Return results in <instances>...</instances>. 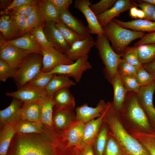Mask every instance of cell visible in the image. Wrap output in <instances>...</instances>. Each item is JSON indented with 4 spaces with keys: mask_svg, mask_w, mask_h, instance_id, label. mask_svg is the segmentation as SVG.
<instances>
[{
    "mask_svg": "<svg viewBox=\"0 0 155 155\" xmlns=\"http://www.w3.org/2000/svg\"><path fill=\"white\" fill-rule=\"evenodd\" d=\"M107 104L102 113L103 122L108 126L109 133L118 142L123 155H151L146 148L125 128L119 112L114 108L112 102H108Z\"/></svg>",
    "mask_w": 155,
    "mask_h": 155,
    "instance_id": "cell-1",
    "label": "cell"
},
{
    "mask_svg": "<svg viewBox=\"0 0 155 155\" xmlns=\"http://www.w3.org/2000/svg\"><path fill=\"white\" fill-rule=\"evenodd\" d=\"M61 144L57 135L49 130L42 134H18L16 155H57L56 149Z\"/></svg>",
    "mask_w": 155,
    "mask_h": 155,
    "instance_id": "cell-2",
    "label": "cell"
},
{
    "mask_svg": "<svg viewBox=\"0 0 155 155\" xmlns=\"http://www.w3.org/2000/svg\"><path fill=\"white\" fill-rule=\"evenodd\" d=\"M119 113L123 126L130 134L153 131L148 118L138 101L136 93L127 92Z\"/></svg>",
    "mask_w": 155,
    "mask_h": 155,
    "instance_id": "cell-3",
    "label": "cell"
},
{
    "mask_svg": "<svg viewBox=\"0 0 155 155\" xmlns=\"http://www.w3.org/2000/svg\"><path fill=\"white\" fill-rule=\"evenodd\" d=\"M104 34L111 42L112 48L117 54L124 53L133 41L141 39L144 32L133 31L123 28L113 20L103 28Z\"/></svg>",
    "mask_w": 155,
    "mask_h": 155,
    "instance_id": "cell-4",
    "label": "cell"
},
{
    "mask_svg": "<svg viewBox=\"0 0 155 155\" xmlns=\"http://www.w3.org/2000/svg\"><path fill=\"white\" fill-rule=\"evenodd\" d=\"M94 46L105 66L108 79L113 77L117 73L122 54H118L114 51L104 34L97 35Z\"/></svg>",
    "mask_w": 155,
    "mask_h": 155,
    "instance_id": "cell-5",
    "label": "cell"
},
{
    "mask_svg": "<svg viewBox=\"0 0 155 155\" xmlns=\"http://www.w3.org/2000/svg\"><path fill=\"white\" fill-rule=\"evenodd\" d=\"M32 53L24 61L13 78L18 89L27 85L42 70V57Z\"/></svg>",
    "mask_w": 155,
    "mask_h": 155,
    "instance_id": "cell-6",
    "label": "cell"
},
{
    "mask_svg": "<svg viewBox=\"0 0 155 155\" xmlns=\"http://www.w3.org/2000/svg\"><path fill=\"white\" fill-rule=\"evenodd\" d=\"M88 59V55L79 59L72 63L58 65L48 72L53 75H67L72 77L76 82L78 83L81 80L84 72L92 67Z\"/></svg>",
    "mask_w": 155,
    "mask_h": 155,
    "instance_id": "cell-7",
    "label": "cell"
},
{
    "mask_svg": "<svg viewBox=\"0 0 155 155\" xmlns=\"http://www.w3.org/2000/svg\"><path fill=\"white\" fill-rule=\"evenodd\" d=\"M31 52L4 43L0 40V58L17 70Z\"/></svg>",
    "mask_w": 155,
    "mask_h": 155,
    "instance_id": "cell-8",
    "label": "cell"
},
{
    "mask_svg": "<svg viewBox=\"0 0 155 155\" xmlns=\"http://www.w3.org/2000/svg\"><path fill=\"white\" fill-rule=\"evenodd\" d=\"M155 91V81L147 85L141 86L136 94L138 101L148 118L153 131H155V108L153 102Z\"/></svg>",
    "mask_w": 155,
    "mask_h": 155,
    "instance_id": "cell-9",
    "label": "cell"
},
{
    "mask_svg": "<svg viewBox=\"0 0 155 155\" xmlns=\"http://www.w3.org/2000/svg\"><path fill=\"white\" fill-rule=\"evenodd\" d=\"M92 4L89 0H77L75 2V7L80 11L85 17L90 34L97 35L104 34L103 28L100 25L96 16L90 8Z\"/></svg>",
    "mask_w": 155,
    "mask_h": 155,
    "instance_id": "cell-10",
    "label": "cell"
},
{
    "mask_svg": "<svg viewBox=\"0 0 155 155\" xmlns=\"http://www.w3.org/2000/svg\"><path fill=\"white\" fill-rule=\"evenodd\" d=\"M135 1L130 0H117L110 9L96 16L98 22L103 28L112 21L120 14L126 11L133 6H137Z\"/></svg>",
    "mask_w": 155,
    "mask_h": 155,
    "instance_id": "cell-11",
    "label": "cell"
},
{
    "mask_svg": "<svg viewBox=\"0 0 155 155\" xmlns=\"http://www.w3.org/2000/svg\"><path fill=\"white\" fill-rule=\"evenodd\" d=\"M6 95L24 103L42 101L49 96L45 90H40L28 85L16 91L7 92Z\"/></svg>",
    "mask_w": 155,
    "mask_h": 155,
    "instance_id": "cell-12",
    "label": "cell"
},
{
    "mask_svg": "<svg viewBox=\"0 0 155 155\" xmlns=\"http://www.w3.org/2000/svg\"><path fill=\"white\" fill-rule=\"evenodd\" d=\"M42 71L48 72L60 65H68L74 62L66 55L54 47L49 50L42 49Z\"/></svg>",
    "mask_w": 155,
    "mask_h": 155,
    "instance_id": "cell-13",
    "label": "cell"
},
{
    "mask_svg": "<svg viewBox=\"0 0 155 155\" xmlns=\"http://www.w3.org/2000/svg\"><path fill=\"white\" fill-rule=\"evenodd\" d=\"M9 105L0 111L1 124L15 125L21 120V113L24 103L13 98Z\"/></svg>",
    "mask_w": 155,
    "mask_h": 155,
    "instance_id": "cell-14",
    "label": "cell"
},
{
    "mask_svg": "<svg viewBox=\"0 0 155 155\" xmlns=\"http://www.w3.org/2000/svg\"><path fill=\"white\" fill-rule=\"evenodd\" d=\"M107 106V103L101 100L95 107L89 106L87 104L77 107L75 109L76 121L86 123L96 117H99Z\"/></svg>",
    "mask_w": 155,
    "mask_h": 155,
    "instance_id": "cell-15",
    "label": "cell"
},
{
    "mask_svg": "<svg viewBox=\"0 0 155 155\" xmlns=\"http://www.w3.org/2000/svg\"><path fill=\"white\" fill-rule=\"evenodd\" d=\"M94 45L93 38L90 35L75 42L65 54L70 60L75 61L81 57L88 55Z\"/></svg>",
    "mask_w": 155,
    "mask_h": 155,
    "instance_id": "cell-16",
    "label": "cell"
},
{
    "mask_svg": "<svg viewBox=\"0 0 155 155\" xmlns=\"http://www.w3.org/2000/svg\"><path fill=\"white\" fill-rule=\"evenodd\" d=\"M43 27L44 34L49 42L55 48L65 54L70 46L52 21L46 22Z\"/></svg>",
    "mask_w": 155,
    "mask_h": 155,
    "instance_id": "cell-17",
    "label": "cell"
},
{
    "mask_svg": "<svg viewBox=\"0 0 155 155\" xmlns=\"http://www.w3.org/2000/svg\"><path fill=\"white\" fill-rule=\"evenodd\" d=\"M74 110L67 107L57 108L53 113V125L58 131L63 132L76 121Z\"/></svg>",
    "mask_w": 155,
    "mask_h": 155,
    "instance_id": "cell-18",
    "label": "cell"
},
{
    "mask_svg": "<svg viewBox=\"0 0 155 155\" xmlns=\"http://www.w3.org/2000/svg\"><path fill=\"white\" fill-rule=\"evenodd\" d=\"M85 123L76 121L66 130L61 135L68 147H75L82 150L81 143L82 140Z\"/></svg>",
    "mask_w": 155,
    "mask_h": 155,
    "instance_id": "cell-19",
    "label": "cell"
},
{
    "mask_svg": "<svg viewBox=\"0 0 155 155\" xmlns=\"http://www.w3.org/2000/svg\"><path fill=\"white\" fill-rule=\"evenodd\" d=\"M103 115L85 123L84 134L81 143L82 149L90 144H93L103 124Z\"/></svg>",
    "mask_w": 155,
    "mask_h": 155,
    "instance_id": "cell-20",
    "label": "cell"
},
{
    "mask_svg": "<svg viewBox=\"0 0 155 155\" xmlns=\"http://www.w3.org/2000/svg\"><path fill=\"white\" fill-rule=\"evenodd\" d=\"M113 86L114 97L112 102L114 108L119 112L123 104L128 91L123 85L120 77L117 73L108 79Z\"/></svg>",
    "mask_w": 155,
    "mask_h": 155,
    "instance_id": "cell-21",
    "label": "cell"
},
{
    "mask_svg": "<svg viewBox=\"0 0 155 155\" xmlns=\"http://www.w3.org/2000/svg\"><path fill=\"white\" fill-rule=\"evenodd\" d=\"M60 12V20L65 25L82 36L87 37L90 35L87 27L72 14L69 9L62 10Z\"/></svg>",
    "mask_w": 155,
    "mask_h": 155,
    "instance_id": "cell-22",
    "label": "cell"
},
{
    "mask_svg": "<svg viewBox=\"0 0 155 155\" xmlns=\"http://www.w3.org/2000/svg\"><path fill=\"white\" fill-rule=\"evenodd\" d=\"M2 40L7 44L30 51L33 53L42 55V49L37 43L31 34H26L14 39Z\"/></svg>",
    "mask_w": 155,
    "mask_h": 155,
    "instance_id": "cell-23",
    "label": "cell"
},
{
    "mask_svg": "<svg viewBox=\"0 0 155 155\" xmlns=\"http://www.w3.org/2000/svg\"><path fill=\"white\" fill-rule=\"evenodd\" d=\"M75 83L67 75L54 74L46 87L45 90L49 96L52 97L57 92L64 88H69Z\"/></svg>",
    "mask_w": 155,
    "mask_h": 155,
    "instance_id": "cell-24",
    "label": "cell"
},
{
    "mask_svg": "<svg viewBox=\"0 0 155 155\" xmlns=\"http://www.w3.org/2000/svg\"><path fill=\"white\" fill-rule=\"evenodd\" d=\"M113 20L121 26L131 30L138 32H155V22L145 19H137L124 22L116 19Z\"/></svg>",
    "mask_w": 155,
    "mask_h": 155,
    "instance_id": "cell-25",
    "label": "cell"
},
{
    "mask_svg": "<svg viewBox=\"0 0 155 155\" xmlns=\"http://www.w3.org/2000/svg\"><path fill=\"white\" fill-rule=\"evenodd\" d=\"M57 108L67 107L75 109V100L69 88H64L57 92L52 96Z\"/></svg>",
    "mask_w": 155,
    "mask_h": 155,
    "instance_id": "cell-26",
    "label": "cell"
},
{
    "mask_svg": "<svg viewBox=\"0 0 155 155\" xmlns=\"http://www.w3.org/2000/svg\"><path fill=\"white\" fill-rule=\"evenodd\" d=\"M43 100L24 103L22 111L21 119L31 122L40 121L41 108Z\"/></svg>",
    "mask_w": 155,
    "mask_h": 155,
    "instance_id": "cell-27",
    "label": "cell"
},
{
    "mask_svg": "<svg viewBox=\"0 0 155 155\" xmlns=\"http://www.w3.org/2000/svg\"><path fill=\"white\" fill-rule=\"evenodd\" d=\"M17 133L19 135L42 134L46 132L40 121L31 122L21 119L15 124Z\"/></svg>",
    "mask_w": 155,
    "mask_h": 155,
    "instance_id": "cell-28",
    "label": "cell"
},
{
    "mask_svg": "<svg viewBox=\"0 0 155 155\" xmlns=\"http://www.w3.org/2000/svg\"><path fill=\"white\" fill-rule=\"evenodd\" d=\"M3 126L0 133V154L6 155L11 141L17 131L15 125Z\"/></svg>",
    "mask_w": 155,
    "mask_h": 155,
    "instance_id": "cell-29",
    "label": "cell"
},
{
    "mask_svg": "<svg viewBox=\"0 0 155 155\" xmlns=\"http://www.w3.org/2000/svg\"><path fill=\"white\" fill-rule=\"evenodd\" d=\"M55 106L52 97L48 96L42 101L41 108L40 121L51 129L53 125V108Z\"/></svg>",
    "mask_w": 155,
    "mask_h": 155,
    "instance_id": "cell-30",
    "label": "cell"
},
{
    "mask_svg": "<svg viewBox=\"0 0 155 155\" xmlns=\"http://www.w3.org/2000/svg\"><path fill=\"white\" fill-rule=\"evenodd\" d=\"M38 6L44 21L54 23L61 21L60 11L49 0L42 1Z\"/></svg>",
    "mask_w": 155,
    "mask_h": 155,
    "instance_id": "cell-31",
    "label": "cell"
},
{
    "mask_svg": "<svg viewBox=\"0 0 155 155\" xmlns=\"http://www.w3.org/2000/svg\"><path fill=\"white\" fill-rule=\"evenodd\" d=\"M133 47L143 65L155 59V43L143 44Z\"/></svg>",
    "mask_w": 155,
    "mask_h": 155,
    "instance_id": "cell-32",
    "label": "cell"
},
{
    "mask_svg": "<svg viewBox=\"0 0 155 155\" xmlns=\"http://www.w3.org/2000/svg\"><path fill=\"white\" fill-rule=\"evenodd\" d=\"M0 31L3 36L9 39L20 34V31L15 26L11 17L6 14H3L1 17Z\"/></svg>",
    "mask_w": 155,
    "mask_h": 155,
    "instance_id": "cell-33",
    "label": "cell"
},
{
    "mask_svg": "<svg viewBox=\"0 0 155 155\" xmlns=\"http://www.w3.org/2000/svg\"><path fill=\"white\" fill-rule=\"evenodd\" d=\"M44 21L39 11L38 6L35 2L31 13L27 18L26 26L20 34L30 32L42 25Z\"/></svg>",
    "mask_w": 155,
    "mask_h": 155,
    "instance_id": "cell-34",
    "label": "cell"
},
{
    "mask_svg": "<svg viewBox=\"0 0 155 155\" xmlns=\"http://www.w3.org/2000/svg\"><path fill=\"white\" fill-rule=\"evenodd\" d=\"M54 23L55 26L60 32L70 47L76 41L86 37L78 34L61 21Z\"/></svg>",
    "mask_w": 155,
    "mask_h": 155,
    "instance_id": "cell-35",
    "label": "cell"
},
{
    "mask_svg": "<svg viewBox=\"0 0 155 155\" xmlns=\"http://www.w3.org/2000/svg\"><path fill=\"white\" fill-rule=\"evenodd\" d=\"M133 136L146 148L151 155H155V131L149 133L137 132Z\"/></svg>",
    "mask_w": 155,
    "mask_h": 155,
    "instance_id": "cell-36",
    "label": "cell"
},
{
    "mask_svg": "<svg viewBox=\"0 0 155 155\" xmlns=\"http://www.w3.org/2000/svg\"><path fill=\"white\" fill-rule=\"evenodd\" d=\"M108 133V127L103 122L100 129L93 144L96 155H103Z\"/></svg>",
    "mask_w": 155,
    "mask_h": 155,
    "instance_id": "cell-37",
    "label": "cell"
},
{
    "mask_svg": "<svg viewBox=\"0 0 155 155\" xmlns=\"http://www.w3.org/2000/svg\"><path fill=\"white\" fill-rule=\"evenodd\" d=\"M53 75L42 70L27 85L40 90H45Z\"/></svg>",
    "mask_w": 155,
    "mask_h": 155,
    "instance_id": "cell-38",
    "label": "cell"
},
{
    "mask_svg": "<svg viewBox=\"0 0 155 155\" xmlns=\"http://www.w3.org/2000/svg\"><path fill=\"white\" fill-rule=\"evenodd\" d=\"M30 32L42 49L48 50L54 47L46 36L42 26H39Z\"/></svg>",
    "mask_w": 155,
    "mask_h": 155,
    "instance_id": "cell-39",
    "label": "cell"
},
{
    "mask_svg": "<svg viewBox=\"0 0 155 155\" xmlns=\"http://www.w3.org/2000/svg\"><path fill=\"white\" fill-rule=\"evenodd\" d=\"M103 155H123L118 142L109 132Z\"/></svg>",
    "mask_w": 155,
    "mask_h": 155,
    "instance_id": "cell-40",
    "label": "cell"
},
{
    "mask_svg": "<svg viewBox=\"0 0 155 155\" xmlns=\"http://www.w3.org/2000/svg\"><path fill=\"white\" fill-rule=\"evenodd\" d=\"M137 68L125 61L122 58L119 63L117 73L121 77H136Z\"/></svg>",
    "mask_w": 155,
    "mask_h": 155,
    "instance_id": "cell-41",
    "label": "cell"
},
{
    "mask_svg": "<svg viewBox=\"0 0 155 155\" xmlns=\"http://www.w3.org/2000/svg\"><path fill=\"white\" fill-rule=\"evenodd\" d=\"M117 0H101L98 2L92 4L90 8L92 11L97 16L111 8Z\"/></svg>",
    "mask_w": 155,
    "mask_h": 155,
    "instance_id": "cell-42",
    "label": "cell"
},
{
    "mask_svg": "<svg viewBox=\"0 0 155 155\" xmlns=\"http://www.w3.org/2000/svg\"><path fill=\"white\" fill-rule=\"evenodd\" d=\"M122 59L128 64L137 69L143 65L134 52L133 47H128L122 54Z\"/></svg>",
    "mask_w": 155,
    "mask_h": 155,
    "instance_id": "cell-43",
    "label": "cell"
},
{
    "mask_svg": "<svg viewBox=\"0 0 155 155\" xmlns=\"http://www.w3.org/2000/svg\"><path fill=\"white\" fill-rule=\"evenodd\" d=\"M135 78L141 86L147 85L155 81L143 65L137 69Z\"/></svg>",
    "mask_w": 155,
    "mask_h": 155,
    "instance_id": "cell-44",
    "label": "cell"
},
{
    "mask_svg": "<svg viewBox=\"0 0 155 155\" xmlns=\"http://www.w3.org/2000/svg\"><path fill=\"white\" fill-rule=\"evenodd\" d=\"M17 70L13 69L3 60L0 59V81L5 82L9 78H14Z\"/></svg>",
    "mask_w": 155,
    "mask_h": 155,
    "instance_id": "cell-45",
    "label": "cell"
},
{
    "mask_svg": "<svg viewBox=\"0 0 155 155\" xmlns=\"http://www.w3.org/2000/svg\"><path fill=\"white\" fill-rule=\"evenodd\" d=\"M120 78L124 87L128 92L136 94L138 92L141 86L135 77L127 76Z\"/></svg>",
    "mask_w": 155,
    "mask_h": 155,
    "instance_id": "cell-46",
    "label": "cell"
},
{
    "mask_svg": "<svg viewBox=\"0 0 155 155\" xmlns=\"http://www.w3.org/2000/svg\"><path fill=\"white\" fill-rule=\"evenodd\" d=\"M11 17L15 26L20 34L26 26L27 18L22 15L14 13Z\"/></svg>",
    "mask_w": 155,
    "mask_h": 155,
    "instance_id": "cell-47",
    "label": "cell"
},
{
    "mask_svg": "<svg viewBox=\"0 0 155 155\" xmlns=\"http://www.w3.org/2000/svg\"><path fill=\"white\" fill-rule=\"evenodd\" d=\"M140 2L137 4L145 14V20L151 21L152 16L155 11V6L149 3L139 1Z\"/></svg>",
    "mask_w": 155,
    "mask_h": 155,
    "instance_id": "cell-48",
    "label": "cell"
},
{
    "mask_svg": "<svg viewBox=\"0 0 155 155\" xmlns=\"http://www.w3.org/2000/svg\"><path fill=\"white\" fill-rule=\"evenodd\" d=\"M35 1L32 3L24 5L13 9V13L24 16L27 18L30 15L33 9Z\"/></svg>",
    "mask_w": 155,
    "mask_h": 155,
    "instance_id": "cell-49",
    "label": "cell"
},
{
    "mask_svg": "<svg viewBox=\"0 0 155 155\" xmlns=\"http://www.w3.org/2000/svg\"><path fill=\"white\" fill-rule=\"evenodd\" d=\"M60 11L68 9L69 7L72 4V0H49Z\"/></svg>",
    "mask_w": 155,
    "mask_h": 155,
    "instance_id": "cell-50",
    "label": "cell"
},
{
    "mask_svg": "<svg viewBox=\"0 0 155 155\" xmlns=\"http://www.w3.org/2000/svg\"><path fill=\"white\" fill-rule=\"evenodd\" d=\"M34 1L32 0H14L3 11L1 12L2 15L6 14L9 10L13 9L21 5L32 3Z\"/></svg>",
    "mask_w": 155,
    "mask_h": 155,
    "instance_id": "cell-51",
    "label": "cell"
},
{
    "mask_svg": "<svg viewBox=\"0 0 155 155\" xmlns=\"http://www.w3.org/2000/svg\"><path fill=\"white\" fill-rule=\"evenodd\" d=\"M155 43V32L146 34L135 44V46L140 45Z\"/></svg>",
    "mask_w": 155,
    "mask_h": 155,
    "instance_id": "cell-52",
    "label": "cell"
},
{
    "mask_svg": "<svg viewBox=\"0 0 155 155\" xmlns=\"http://www.w3.org/2000/svg\"><path fill=\"white\" fill-rule=\"evenodd\" d=\"M143 65L144 68L151 74L155 80V59Z\"/></svg>",
    "mask_w": 155,
    "mask_h": 155,
    "instance_id": "cell-53",
    "label": "cell"
},
{
    "mask_svg": "<svg viewBox=\"0 0 155 155\" xmlns=\"http://www.w3.org/2000/svg\"><path fill=\"white\" fill-rule=\"evenodd\" d=\"M93 144H90L87 146L82 150L81 152H79L78 155H94L93 148Z\"/></svg>",
    "mask_w": 155,
    "mask_h": 155,
    "instance_id": "cell-54",
    "label": "cell"
},
{
    "mask_svg": "<svg viewBox=\"0 0 155 155\" xmlns=\"http://www.w3.org/2000/svg\"><path fill=\"white\" fill-rule=\"evenodd\" d=\"M137 6H133L129 9V14L131 18H137V16L139 9Z\"/></svg>",
    "mask_w": 155,
    "mask_h": 155,
    "instance_id": "cell-55",
    "label": "cell"
},
{
    "mask_svg": "<svg viewBox=\"0 0 155 155\" xmlns=\"http://www.w3.org/2000/svg\"><path fill=\"white\" fill-rule=\"evenodd\" d=\"M142 1L151 3L155 6V0H142Z\"/></svg>",
    "mask_w": 155,
    "mask_h": 155,
    "instance_id": "cell-56",
    "label": "cell"
},
{
    "mask_svg": "<svg viewBox=\"0 0 155 155\" xmlns=\"http://www.w3.org/2000/svg\"><path fill=\"white\" fill-rule=\"evenodd\" d=\"M153 20L155 22V11L154 12L151 18V21Z\"/></svg>",
    "mask_w": 155,
    "mask_h": 155,
    "instance_id": "cell-57",
    "label": "cell"
}]
</instances>
